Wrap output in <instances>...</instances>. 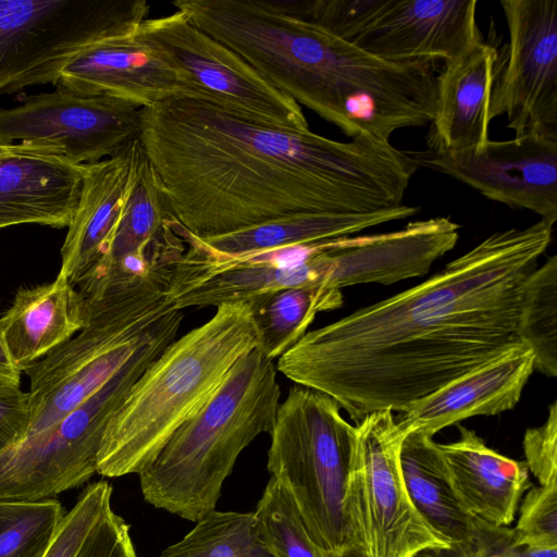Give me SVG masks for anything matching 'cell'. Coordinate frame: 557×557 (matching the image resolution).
Segmentation results:
<instances>
[{
	"label": "cell",
	"instance_id": "cell-35",
	"mask_svg": "<svg viewBox=\"0 0 557 557\" xmlns=\"http://www.w3.org/2000/svg\"><path fill=\"white\" fill-rule=\"evenodd\" d=\"M379 0H292L294 9L330 33L352 41Z\"/></svg>",
	"mask_w": 557,
	"mask_h": 557
},
{
	"label": "cell",
	"instance_id": "cell-25",
	"mask_svg": "<svg viewBox=\"0 0 557 557\" xmlns=\"http://www.w3.org/2000/svg\"><path fill=\"white\" fill-rule=\"evenodd\" d=\"M400 468L414 508L436 533L449 545L472 535L478 519L461 508L433 436L407 434L400 449Z\"/></svg>",
	"mask_w": 557,
	"mask_h": 557
},
{
	"label": "cell",
	"instance_id": "cell-8",
	"mask_svg": "<svg viewBox=\"0 0 557 557\" xmlns=\"http://www.w3.org/2000/svg\"><path fill=\"white\" fill-rule=\"evenodd\" d=\"M183 311L171 309L121 369L51 428L0 454V500H40L83 485L97 473L106 429L134 383L176 338Z\"/></svg>",
	"mask_w": 557,
	"mask_h": 557
},
{
	"label": "cell",
	"instance_id": "cell-28",
	"mask_svg": "<svg viewBox=\"0 0 557 557\" xmlns=\"http://www.w3.org/2000/svg\"><path fill=\"white\" fill-rule=\"evenodd\" d=\"M517 332L534 355V370L557 376V256L536 267L525 281Z\"/></svg>",
	"mask_w": 557,
	"mask_h": 557
},
{
	"label": "cell",
	"instance_id": "cell-17",
	"mask_svg": "<svg viewBox=\"0 0 557 557\" xmlns=\"http://www.w3.org/2000/svg\"><path fill=\"white\" fill-rule=\"evenodd\" d=\"M459 230L451 219L436 216L411 221L394 232L330 239L319 253L323 284L341 289L422 276L456 246Z\"/></svg>",
	"mask_w": 557,
	"mask_h": 557
},
{
	"label": "cell",
	"instance_id": "cell-37",
	"mask_svg": "<svg viewBox=\"0 0 557 557\" xmlns=\"http://www.w3.org/2000/svg\"><path fill=\"white\" fill-rule=\"evenodd\" d=\"M76 557H137L129 525L110 508L90 530Z\"/></svg>",
	"mask_w": 557,
	"mask_h": 557
},
{
	"label": "cell",
	"instance_id": "cell-4",
	"mask_svg": "<svg viewBox=\"0 0 557 557\" xmlns=\"http://www.w3.org/2000/svg\"><path fill=\"white\" fill-rule=\"evenodd\" d=\"M259 331L249 302L224 304L203 324L171 342L134 383L110 420L97 473H139L191 418L235 362L256 349Z\"/></svg>",
	"mask_w": 557,
	"mask_h": 557
},
{
	"label": "cell",
	"instance_id": "cell-30",
	"mask_svg": "<svg viewBox=\"0 0 557 557\" xmlns=\"http://www.w3.org/2000/svg\"><path fill=\"white\" fill-rule=\"evenodd\" d=\"M64 516L54 498L0 500V557H44Z\"/></svg>",
	"mask_w": 557,
	"mask_h": 557
},
{
	"label": "cell",
	"instance_id": "cell-6",
	"mask_svg": "<svg viewBox=\"0 0 557 557\" xmlns=\"http://www.w3.org/2000/svg\"><path fill=\"white\" fill-rule=\"evenodd\" d=\"M168 283L151 281L82 298L85 326L22 371L29 379V422L24 437L64 419L121 369L160 318L175 308L166 297Z\"/></svg>",
	"mask_w": 557,
	"mask_h": 557
},
{
	"label": "cell",
	"instance_id": "cell-33",
	"mask_svg": "<svg viewBox=\"0 0 557 557\" xmlns=\"http://www.w3.org/2000/svg\"><path fill=\"white\" fill-rule=\"evenodd\" d=\"M515 544L532 549H557V484L531 486L518 507Z\"/></svg>",
	"mask_w": 557,
	"mask_h": 557
},
{
	"label": "cell",
	"instance_id": "cell-18",
	"mask_svg": "<svg viewBox=\"0 0 557 557\" xmlns=\"http://www.w3.org/2000/svg\"><path fill=\"white\" fill-rule=\"evenodd\" d=\"M141 24L100 38L61 70L58 84L83 95H107L143 108L184 92L174 69L139 35Z\"/></svg>",
	"mask_w": 557,
	"mask_h": 557
},
{
	"label": "cell",
	"instance_id": "cell-31",
	"mask_svg": "<svg viewBox=\"0 0 557 557\" xmlns=\"http://www.w3.org/2000/svg\"><path fill=\"white\" fill-rule=\"evenodd\" d=\"M252 513L260 539L273 557H323L295 502L273 478Z\"/></svg>",
	"mask_w": 557,
	"mask_h": 557
},
{
	"label": "cell",
	"instance_id": "cell-20",
	"mask_svg": "<svg viewBox=\"0 0 557 557\" xmlns=\"http://www.w3.org/2000/svg\"><path fill=\"white\" fill-rule=\"evenodd\" d=\"M533 371V351L520 342L424 398L396 422L406 435L434 436L467 418L511 410Z\"/></svg>",
	"mask_w": 557,
	"mask_h": 557
},
{
	"label": "cell",
	"instance_id": "cell-36",
	"mask_svg": "<svg viewBox=\"0 0 557 557\" xmlns=\"http://www.w3.org/2000/svg\"><path fill=\"white\" fill-rule=\"evenodd\" d=\"M525 465L540 485L557 484V403L545 422L525 431L522 441Z\"/></svg>",
	"mask_w": 557,
	"mask_h": 557
},
{
	"label": "cell",
	"instance_id": "cell-19",
	"mask_svg": "<svg viewBox=\"0 0 557 557\" xmlns=\"http://www.w3.org/2000/svg\"><path fill=\"white\" fill-rule=\"evenodd\" d=\"M144 157L138 137L115 156L86 165L78 203L61 248L59 272L73 285L106 255Z\"/></svg>",
	"mask_w": 557,
	"mask_h": 557
},
{
	"label": "cell",
	"instance_id": "cell-11",
	"mask_svg": "<svg viewBox=\"0 0 557 557\" xmlns=\"http://www.w3.org/2000/svg\"><path fill=\"white\" fill-rule=\"evenodd\" d=\"M139 35L174 69L184 95L199 97L285 128L309 129L301 106L181 11L148 17Z\"/></svg>",
	"mask_w": 557,
	"mask_h": 557
},
{
	"label": "cell",
	"instance_id": "cell-9",
	"mask_svg": "<svg viewBox=\"0 0 557 557\" xmlns=\"http://www.w3.org/2000/svg\"><path fill=\"white\" fill-rule=\"evenodd\" d=\"M406 436L389 410L370 413L356 426L344 512L352 543L367 557H416L450 546L409 497L400 468Z\"/></svg>",
	"mask_w": 557,
	"mask_h": 557
},
{
	"label": "cell",
	"instance_id": "cell-34",
	"mask_svg": "<svg viewBox=\"0 0 557 557\" xmlns=\"http://www.w3.org/2000/svg\"><path fill=\"white\" fill-rule=\"evenodd\" d=\"M416 557H557V549H532L515 544L510 527H494L478 519L472 535L447 548L423 550Z\"/></svg>",
	"mask_w": 557,
	"mask_h": 557
},
{
	"label": "cell",
	"instance_id": "cell-15",
	"mask_svg": "<svg viewBox=\"0 0 557 557\" xmlns=\"http://www.w3.org/2000/svg\"><path fill=\"white\" fill-rule=\"evenodd\" d=\"M146 153L106 255L78 281L82 298L169 281L186 245Z\"/></svg>",
	"mask_w": 557,
	"mask_h": 557
},
{
	"label": "cell",
	"instance_id": "cell-2",
	"mask_svg": "<svg viewBox=\"0 0 557 557\" xmlns=\"http://www.w3.org/2000/svg\"><path fill=\"white\" fill-rule=\"evenodd\" d=\"M139 140L173 216L198 238L299 214L396 209L420 168L391 141H338L184 94L141 109Z\"/></svg>",
	"mask_w": 557,
	"mask_h": 557
},
{
	"label": "cell",
	"instance_id": "cell-14",
	"mask_svg": "<svg viewBox=\"0 0 557 557\" xmlns=\"http://www.w3.org/2000/svg\"><path fill=\"white\" fill-rule=\"evenodd\" d=\"M419 165L442 172L510 208L557 221V139L540 135L488 140L481 148L413 151Z\"/></svg>",
	"mask_w": 557,
	"mask_h": 557
},
{
	"label": "cell",
	"instance_id": "cell-24",
	"mask_svg": "<svg viewBox=\"0 0 557 557\" xmlns=\"http://www.w3.org/2000/svg\"><path fill=\"white\" fill-rule=\"evenodd\" d=\"M84 302L69 278L20 288L0 317V333L14 364L23 369L62 345L86 324Z\"/></svg>",
	"mask_w": 557,
	"mask_h": 557
},
{
	"label": "cell",
	"instance_id": "cell-26",
	"mask_svg": "<svg viewBox=\"0 0 557 557\" xmlns=\"http://www.w3.org/2000/svg\"><path fill=\"white\" fill-rule=\"evenodd\" d=\"M418 212V207L403 205L396 209L364 214H299L226 235L210 238L194 236L215 252L242 255L351 236L373 226L413 216Z\"/></svg>",
	"mask_w": 557,
	"mask_h": 557
},
{
	"label": "cell",
	"instance_id": "cell-32",
	"mask_svg": "<svg viewBox=\"0 0 557 557\" xmlns=\"http://www.w3.org/2000/svg\"><path fill=\"white\" fill-rule=\"evenodd\" d=\"M111 494L107 481L89 484L63 517L44 557H76L90 530L111 508Z\"/></svg>",
	"mask_w": 557,
	"mask_h": 557
},
{
	"label": "cell",
	"instance_id": "cell-13",
	"mask_svg": "<svg viewBox=\"0 0 557 557\" xmlns=\"http://www.w3.org/2000/svg\"><path fill=\"white\" fill-rule=\"evenodd\" d=\"M508 44L495 91L496 117L515 136L557 139V0H503Z\"/></svg>",
	"mask_w": 557,
	"mask_h": 557
},
{
	"label": "cell",
	"instance_id": "cell-1",
	"mask_svg": "<svg viewBox=\"0 0 557 557\" xmlns=\"http://www.w3.org/2000/svg\"><path fill=\"white\" fill-rule=\"evenodd\" d=\"M553 227L541 219L491 234L424 282L306 333L276 370L331 396L358 423L409 411L521 342L523 288Z\"/></svg>",
	"mask_w": 557,
	"mask_h": 557
},
{
	"label": "cell",
	"instance_id": "cell-38",
	"mask_svg": "<svg viewBox=\"0 0 557 557\" xmlns=\"http://www.w3.org/2000/svg\"><path fill=\"white\" fill-rule=\"evenodd\" d=\"M28 422V393L21 387L0 388V454L24 437Z\"/></svg>",
	"mask_w": 557,
	"mask_h": 557
},
{
	"label": "cell",
	"instance_id": "cell-39",
	"mask_svg": "<svg viewBox=\"0 0 557 557\" xmlns=\"http://www.w3.org/2000/svg\"><path fill=\"white\" fill-rule=\"evenodd\" d=\"M22 371L9 356L0 333V388L20 387Z\"/></svg>",
	"mask_w": 557,
	"mask_h": 557
},
{
	"label": "cell",
	"instance_id": "cell-12",
	"mask_svg": "<svg viewBox=\"0 0 557 557\" xmlns=\"http://www.w3.org/2000/svg\"><path fill=\"white\" fill-rule=\"evenodd\" d=\"M143 107L107 95H83L57 84L53 91L0 108V145L22 144L76 164H94L139 137Z\"/></svg>",
	"mask_w": 557,
	"mask_h": 557
},
{
	"label": "cell",
	"instance_id": "cell-29",
	"mask_svg": "<svg viewBox=\"0 0 557 557\" xmlns=\"http://www.w3.org/2000/svg\"><path fill=\"white\" fill-rule=\"evenodd\" d=\"M160 557H273L257 531L252 512L213 510Z\"/></svg>",
	"mask_w": 557,
	"mask_h": 557
},
{
	"label": "cell",
	"instance_id": "cell-27",
	"mask_svg": "<svg viewBox=\"0 0 557 557\" xmlns=\"http://www.w3.org/2000/svg\"><path fill=\"white\" fill-rule=\"evenodd\" d=\"M247 302L259 331L257 349L274 360L307 333L319 312L342 307L343 295L341 289L325 285H306L264 294Z\"/></svg>",
	"mask_w": 557,
	"mask_h": 557
},
{
	"label": "cell",
	"instance_id": "cell-40",
	"mask_svg": "<svg viewBox=\"0 0 557 557\" xmlns=\"http://www.w3.org/2000/svg\"><path fill=\"white\" fill-rule=\"evenodd\" d=\"M323 557H367L362 548L356 543L345 546L337 553L326 554Z\"/></svg>",
	"mask_w": 557,
	"mask_h": 557
},
{
	"label": "cell",
	"instance_id": "cell-16",
	"mask_svg": "<svg viewBox=\"0 0 557 557\" xmlns=\"http://www.w3.org/2000/svg\"><path fill=\"white\" fill-rule=\"evenodd\" d=\"M476 0H379L351 41L393 62L459 58L482 42Z\"/></svg>",
	"mask_w": 557,
	"mask_h": 557
},
{
	"label": "cell",
	"instance_id": "cell-41",
	"mask_svg": "<svg viewBox=\"0 0 557 557\" xmlns=\"http://www.w3.org/2000/svg\"><path fill=\"white\" fill-rule=\"evenodd\" d=\"M16 147H17L16 144L8 145V146H1L0 145V157L13 152L16 149Z\"/></svg>",
	"mask_w": 557,
	"mask_h": 557
},
{
	"label": "cell",
	"instance_id": "cell-3",
	"mask_svg": "<svg viewBox=\"0 0 557 557\" xmlns=\"http://www.w3.org/2000/svg\"><path fill=\"white\" fill-rule=\"evenodd\" d=\"M174 8L270 84L341 131L374 110L387 63L299 14L292 0H175Z\"/></svg>",
	"mask_w": 557,
	"mask_h": 557
},
{
	"label": "cell",
	"instance_id": "cell-5",
	"mask_svg": "<svg viewBox=\"0 0 557 557\" xmlns=\"http://www.w3.org/2000/svg\"><path fill=\"white\" fill-rule=\"evenodd\" d=\"M276 374L257 348L240 357L138 473L144 499L194 522L215 510L239 454L272 428L281 397Z\"/></svg>",
	"mask_w": 557,
	"mask_h": 557
},
{
	"label": "cell",
	"instance_id": "cell-7",
	"mask_svg": "<svg viewBox=\"0 0 557 557\" xmlns=\"http://www.w3.org/2000/svg\"><path fill=\"white\" fill-rule=\"evenodd\" d=\"M339 409L331 396L296 384L278 405L269 432L271 478L290 495L323 555L352 543L344 496L356 426Z\"/></svg>",
	"mask_w": 557,
	"mask_h": 557
},
{
	"label": "cell",
	"instance_id": "cell-21",
	"mask_svg": "<svg viewBox=\"0 0 557 557\" xmlns=\"http://www.w3.org/2000/svg\"><path fill=\"white\" fill-rule=\"evenodd\" d=\"M500 69L502 50L484 41L444 62L436 75L428 149L459 151L490 140Z\"/></svg>",
	"mask_w": 557,
	"mask_h": 557
},
{
	"label": "cell",
	"instance_id": "cell-23",
	"mask_svg": "<svg viewBox=\"0 0 557 557\" xmlns=\"http://www.w3.org/2000/svg\"><path fill=\"white\" fill-rule=\"evenodd\" d=\"M458 430L457 441L438 448L461 508L491 525L510 527L532 486L525 462L492 449L473 430Z\"/></svg>",
	"mask_w": 557,
	"mask_h": 557
},
{
	"label": "cell",
	"instance_id": "cell-10",
	"mask_svg": "<svg viewBox=\"0 0 557 557\" xmlns=\"http://www.w3.org/2000/svg\"><path fill=\"white\" fill-rule=\"evenodd\" d=\"M149 11L146 0H0V95L55 86L75 54Z\"/></svg>",
	"mask_w": 557,
	"mask_h": 557
},
{
	"label": "cell",
	"instance_id": "cell-22",
	"mask_svg": "<svg viewBox=\"0 0 557 557\" xmlns=\"http://www.w3.org/2000/svg\"><path fill=\"white\" fill-rule=\"evenodd\" d=\"M16 145L0 157V230L20 224L67 227L87 164Z\"/></svg>",
	"mask_w": 557,
	"mask_h": 557
}]
</instances>
